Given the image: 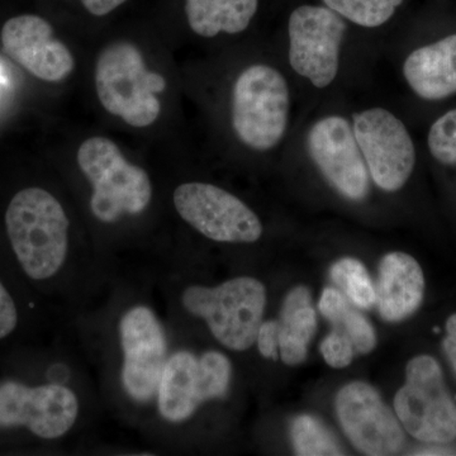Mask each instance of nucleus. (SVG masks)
<instances>
[{"label": "nucleus", "mask_w": 456, "mask_h": 456, "mask_svg": "<svg viewBox=\"0 0 456 456\" xmlns=\"http://www.w3.org/2000/svg\"><path fill=\"white\" fill-rule=\"evenodd\" d=\"M17 323L16 303L9 294L7 288L0 281V340L11 335L16 330Z\"/></svg>", "instance_id": "obj_27"}, {"label": "nucleus", "mask_w": 456, "mask_h": 456, "mask_svg": "<svg viewBox=\"0 0 456 456\" xmlns=\"http://www.w3.org/2000/svg\"><path fill=\"white\" fill-rule=\"evenodd\" d=\"M307 149L329 184L346 200L360 202L369 193V170L353 126L341 116H329L312 126Z\"/></svg>", "instance_id": "obj_14"}, {"label": "nucleus", "mask_w": 456, "mask_h": 456, "mask_svg": "<svg viewBox=\"0 0 456 456\" xmlns=\"http://www.w3.org/2000/svg\"><path fill=\"white\" fill-rule=\"evenodd\" d=\"M95 88L108 113L121 117L132 127H147L159 118L161 104L156 94L167 82L147 70L141 51L131 42L108 45L95 66Z\"/></svg>", "instance_id": "obj_2"}, {"label": "nucleus", "mask_w": 456, "mask_h": 456, "mask_svg": "<svg viewBox=\"0 0 456 456\" xmlns=\"http://www.w3.org/2000/svg\"><path fill=\"white\" fill-rule=\"evenodd\" d=\"M316 327L310 290L305 287L294 288L285 298L278 321L279 353L285 364L294 367L305 362Z\"/></svg>", "instance_id": "obj_18"}, {"label": "nucleus", "mask_w": 456, "mask_h": 456, "mask_svg": "<svg viewBox=\"0 0 456 456\" xmlns=\"http://www.w3.org/2000/svg\"><path fill=\"white\" fill-rule=\"evenodd\" d=\"M77 413V395L60 384H0V428L23 426L41 439H59L73 428Z\"/></svg>", "instance_id": "obj_11"}, {"label": "nucleus", "mask_w": 456, "mask_h": 456, "mask_svg": "<svg viewBox=\"0 0 456 456\" xmlns=\"http://www.w3.org/2000/svg\"><path fill=\"white\" fill-rule=\"evenodd\" d=\"M331 278L356 307L369 310L377 305V290L359 260L351 257L338 260L331 268Z\"/></svg>", "instance_id": "obj_21"}, {"label": "nucleus", "mask_w": 456, "mask_h": 456, "mask_svg": "<svg viewBox=\"0 0 456 456\" xmlns=\"http://www.w3.org/2000/svg\"><path fill=\"white\" fill-rule=\"evenodd\" d=\"M354 134L369 175L386 191H397L412 175L416 150L406 126L383 108L354 114Z\"/></svg>", "instance_id": "obj_8"}, {"label": "nucleus", "mask_w": 456, "mask_h": 456, "mask_svg": "<svg viewBox=\"0 0 456 456\" xmlns=\"http://www.w3.org/2000/svg\"><path fill=\"white\" fill-rule=\"evenodd\" d=\"M125 2L126 0H82L86 11L97 17L107 16Z\"/></svg>", "instance_id": "obj_29"}, {"label": "nucleus", "mask_w": 456, "mask_h": 456, "mask_svg": "<svg viewBox=\"0 0 456 456\" xmlns=\"http://www.w3.org/2000/svg\"><path fill=\"white\" fill-rule=\"evenodd\" d=\"M338 16L367 28L388 22L403 0H323Z\"/></svg>", "instance_id": "obj_22"}, {"label": "nucleus", "mask_w": 456, "mask_h": 456, "mask_svg": "<svg viewBox=\"0 0 456 456\" xmlns=\"http://www.w3.org/2000/svg\"><path fill=\"white\" fill-rule=\"evenodd\" d=\"M77 164L93 187L90 209L103 224H113L126 215H140L151 202L149 174L128 163L119 147L107 137L84 141Z\"/></svg>", "instance_id": "obj_3"}, {"label": "nucleus", "mask_w": 456, "mask_h": 456, "mask_svg": "<svg viewBox=\"0 0 456 456\" xmlns=\"http://www.w3.org/2000/svg\"><path fill=\"white\" fill-rule=\"evenodd\" d=\"M350 307V303L344 293L335 288H326L321 296L320 303H318L321 314L334 325H338L341 322Z\"/></svg>", "instance_id": "obj_26"}, {"label": "nucleus", "mask_w": 456, "mask_h": 456, "mask_svg": "<svg viewBox=\"0 0 456 456\" xmlns=\"http://www.w3.org/2000/svg\"><path fill=\"white\" fill-rule=\"evenodd\" d=\"M395 411L404 430L428 444L456 440V403L437 360L416 356L406 368V383L395 397Z\"/></svg>", "instance_id": "obj_6"}, {"label": "nucleus", "mask_w": 456, "mask_h": 456, "mask_svg": "<svg viewBox=\"0 0 456 456\" xmlns=\"http://www.w3.org/2000/svg\"><path fill=\"white\" fill-rule=\"evenodd\" d=\"M259 0H187L188 23L202 37L218 33L235 35L245 31L257 11Z\"/></svg>", "instance_id": "obj_19"}, {"label": "nucleus", "mask_w": 456, "mask_h": 456, "mask_svg": "<svg viewBox=\"0 0 456 456\" xmlns=\"http://www.w3.org/2000/svg\"><path fill=\"white\" fill-rule=\"evenodd\" d=\"M425 296V277L419 261L411 255L391 253L380 261L377 305L380 316L398 322L412 316Z\"/></svg>", "instance_id": "obj_16"}, {"label": "nucleus", "mask_w": 456, "mask_h": 456, "mask_svg": "<svg viewBox=\"0 0 456 456\" xmlns=\"http://www.w3.org/2000/svg\"><path fill=\"white\" fill-rule=\"evenodd\" d=\"M183 305L206 320L213 336L231 350L250 349L256 341L266 305L265 287L254 278L231 279L217 287L193 285Z\"/></svg>", "instance_id": "obj_4"}, {"label": "nucleus", "mask_w": 456, "mask_h": 456, "mask_svg": "<svg viewBox=\"0 0 456 456\" xmlns=\"http://www.w3.org/2000/svg\"><path fill=\"white\" fill-rule=\"evenodd\" d=\"M443 349L448 356L450 364L454 369L456 374V338L455 336L446 335L443 341Z\"/></svg>", "instance_id": "obj_30"}, {"label": "nucleus", "mask_w": 456, "mask_h": 456, "mask_svg": "<svg viewBox=\"0 0 456 456\" xmlns=\"http://www.w3.org/2000/svg\"><path fill=\"white\" fill-rule=\"evenodd\" d=\"M336 413L345 435L364 454L395 455L403 449V426L369 384L353 382L341 388Z\"/></svg>", "instance_id": "obj_13"}, {"label": "nucleus", "mask_w": 456, "mask_h": 456, "mask_svg": "<svg viewBox=\"0 0 456 456\" xmlns=\"http://www.w3.org/2000/svg\"><path fill=\"white\" fill-rule=\"evenodd\" d=\"M403 75L411 89L426 101L456 94V33L410 53Z\"/></svg>", "instance_id": "obj_17"}, {"label": "nucleus", "mask_w": 456, "mask_h": 456, "mask_svg": "<svg viewBox=\"0 0 456 456\" xmlns=\"http://www.w3.org/2000/svg\"><path fill=\"white\" fill-rule=\"evenodd\" d=\"M290 437L297 455H344L338 439L316 417H297L290 426Z\"/></svg>", "instance_id": "obj_20"}, {"label": "nucleus", "mask_w": 456, "mask_h": 456, "mask_svg": "<svg viewBox=\"0 0 456 456\" xmlns=\"http://www.w3.org/2000/svg\"><path fill=\"white\" fill-rule=\"evenodd\" d=\"M346 25L336 12L316 5L294 9L289 18V62L297 74L316 88H327L338 77Z\"/></svg>", "instance_id": "obj_10"}, {"label": "nucleus", "mask_w": 456, "mask_h": 456, "mask_svg": "<svg viewBox=\"0 0 456 456\" xmlns=\"http://www.w3.org/2000/svg\"><path fill=\"white\" fill-rule=\"evenodd\" d=\"M123 349L122 384L134 401L145 403L158 393L167 362L163 327L143 305L131 308L119 322Z\"/></svg>", "instance_id": "obj_12"}, {"label": "nucleus", "mask_w": 456, "mask_h": 456, "mask_svg": "<svg viewBox=\"0 0 456 456\" xmlns=\"http://www.w3.org/2000/svg\"><path fill=\"white\" fill-rule=\"evenodd\" d=\"M446 334L456 338V314H452L446 321Z\"/></svg>", "instance_id": "obj_31"}, {"label": "nucleus", "mask_w": 456, "mask_h": 456, "mask_svg": "<svg viewBox=\"0 0 456 456\" xmlns=\"http://www.w3.org/2000/svg\"><path fill=\"white\" fill-rule=\"evenodd\" d=\"M289 107V89L283 75L272 66H248L233 86V130L246 146L268 151L284 137Z\"/></svg>", "instance_id": "obj_5"}, {"label": "nucleus", "mask_w": 456, "mask_h": 456, "mask_svg": "<svg viewBox=\"0 0 456 456\" xmlns=\"http://www.w3.org/2000/svg\"><path fill=\"white\" fill-rule=\"evenodd\" d=\"M3 49L17 64L44 82H62L74 70V57L53 37L46 20L33 14L11 18L2 28Z\"/></svg>", "instance_id": "obj_15"}, {"label": "nucleus", "mask_w": 456, "mask_h": 456, "mask_svg": "<svg viewBox=\"0 0 456 456\" xmlns=\"http://www.w3.org/2000/svg\"><path fill=\"white\" fill-rule=\"evenodd\" d=\"M231 373L230 360L218 351H207L200 358L189 351L174 354L159 383V412L167 421H185L203 402L226 395Z\"/></svg>", "instance_id": "obj_7"}, {"label": "nucleus", "mask_w": 456, "mask_h": 456, "mask_svg": "<svg viewBox=\"0 0 456 456\" xmlns=\"http://www.w3.org/2000/svg\"><path fill=\"white\" fill-rule=\"evenodd\" d=\"M428 143L431 155L439 163L456 167V110L435 121L428 132Z\"/></svg>", "instance_id": "obj_23"}, {"label": "nucleus", "mask_w": 456, "mask_h": 456, "mask_svg": "<svg viewBox=\"0 0 456 456\" xmlns=\"http://www.w3.org/2000/svg\"><path fill=\"white\" fill-rule=\"evenodd\" d=\"M5 226L18 263L29 278L45 281L62 268L69 220L49 191L35 187L18 191L5 212Z\"/></svg>", "instance_id": "obj_1"}, {"label": "nucleus", "mask_w": 456, "mask_h": 456, "mask_svg": "<svg viewBox=\"0 0 456 456\" xmlns=\"http://www.w3.org/2000/svg\"><path fill=\"white\" fill-rule=\"evenodd\" d=\"M180 217L213 241L250 244L263 233V224L241 200L206 183H185L174 191Z\"/></svg>", "instance_id": "obj_9"}, {"label": "nucleus", "mask_w": 456, "mask_h": 456, "mask_svg": "<svg viewBox=\"0 0 456 456\" xmlns=\"http://www.w3.org/2000/svg\"><path fill=\"white\" fill-rule=\"evenodd\" d=\"M321 354L330 367L341 369L347 367L354 358V344L340 326L335 329L321 342Z\"/></svg>", "instance_id": "obj_25"}, {"label": "nucleus", "mask_w": 456, "mask_h": 456, "mask_svg": "<svg viewBox=\"0 0 456 456\" xmlns=\"http://www.w3.org/2000/svg\"><path fill=\"white\" fill-rule=\"evenodd\" d=\"M335 326L342 327L353 341L354 347L360 354H369L374 350L377 336H375L373 326L359 311L350 307L341 322Z\"/></svg>", "instance_id": "obj_24"}, {"label": "nucleus", "mask_w": 456, "mask_h": 456, "mask_svg": "<svg viewBox=\"0 0 456 456\" xmlns=\"http://www.w3.org/2000/svg\"><path fill=\"white\" fill-rule=\"evenodd\" d=\"M0 80H2V71H0Z\"/></svg>", "instance_id": "obj_32"}, {"label": "nucleus", "mask_w": 456, "mask_h": 456, "mask_svg": "<svg viewBox=\"0 0 456 456\" xmlns=\"http://www.w3.org/2000/svg\"><path fill=\"white\" fill-rule=\"evenodd\" d=\"M256 342L261 355L269 359H277L279 351L278 321H266V322L261 323Z\"/></svg>", "instance_id": "obj_28"}]
</instances>
